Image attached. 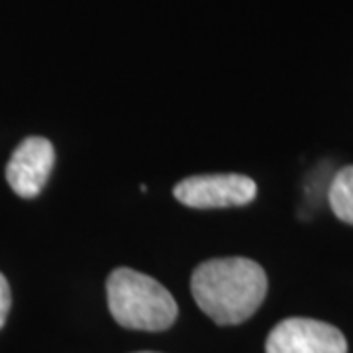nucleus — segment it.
Segmentation results:
<instances>
[{"label": "nucleus", "mask_w": 353, "mask_h": 353, "mask_svg": "<svg viewBox=\"0 0 353 353\" xmlns=\"http://www.w3.org/2000/svg\"><path fill=\"white\" fill-rule=\"evenodd\" d=\"M196 304L220 326L252 318L267 294L263 267L248 257H220L201 263L190 279Z\"/></svg>", "instance_id": "nucleus-1"}, {"label": "nucleus", "mask_w": 353, "mask_h": 353, "mask_svg": "<svg viewBox=\"0 0 353 353\" xmlns=\"http://www.w3.org/2000/svg\"><path fill=\"white\" fill-rule=\"evenodd\" d=\"M112 318L124 328L161 332L173 326L179 308L163 285L130 267H118L106 281Z\"/></svg>", "instance_id": "nucleus-2"}, {"label": "nucleus", "mask_w": 353, "mask_h": 353, "mask_svg": "<svg viewBox=\"0 0 353 353\" xmlns=\"http://www.w3.org/2000/svg\"><path fill=\"white\" fill-rule=\"evenodd\" d=\"M173 194L181 204L190 208H230L255 201L257 185L253 179L240 173L192 175L176 183Z\"/></svg>", "instance_id": "nucleus-3"}, {"label": "nucleus", "mask_w": 353, "mask_h": 353, "mask_svg": "<svg viewBox=\"0 0 353 353\" xmlns=\"http://www.w3.org/2000/svg\"><path fill=\"white\" fill-rule=\"evenodd\" d=\"M267 353H347L340 330L314 318H287L271 330Z\"/></svg>", "instance_id": "nucleus-4"}, {"label": "nucleus", "mask_w": 353, "mask_h": 353, "mask_svg": "<svg viewBox=\"0 0 353 353\" xmlns=\"http://www.w3.org/2000/svg\"><path fill=\"white\" fill-rule=\"evenodd\" d=\"M55 165V150L50 139L32 136L14 150L6 165V181L22 199H36L46 187Z\"/></svg>", "instance_id": "nucleus-5"}, {"label": "nucleus", "mask_w": 353, "mask_h": 353, "mask_svg": "<svg viewBox=\"0 0 353 353\" xmlns=\"http://www.w3.org/2000/svg\"><path fill=\"white\" fill-rule=\"evenodd\" d=\"M328 202L332 212L341 222L353 226V165L341 167L334 175L328 189Z\"/></svg>", "instance_id": "nucleus-6"}, {"label": "nucleus", "mask_w": 353, "mask_h": 353, "mask_svg": "<svg viewBox=\"0 0 353 353\" xmlns=\"http://www.w3.org/2000/svg\"><path fill=\"white\" fill-rule=\"evenodd\" d=\"M10 303H12V294H10L8 281L0 273V328L6 322V316H8V310H10Z\"/></svg>", "instance_id": "nucleus-7"}, {"label": "nucleus", "mask_w": 353, "mask_h": 353, "mask_svg": "<svg viewBox=\"0 0 353 353\" xmlns=\"http://www.w3.org/2000/svg\"><path fill=\"white\" fill-rule=\"evenodd\" d=\"M143 353H152V352H143Z\"/></svg>", "instance_id": "nucleus-8"}]
</instances>
